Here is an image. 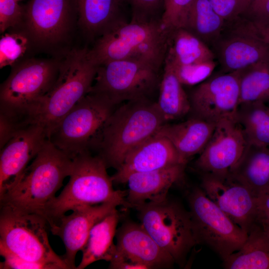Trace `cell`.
Here are the masks:
<instances>
[{"instance_id":"1","label":"cell","mask_w":269,"mask_h":269,"mask_svg":"<svg viewBox=\"0 0 269 269\" xmlns=\"http://www.w3.org/2000/svg\"><path fill=\"white\" fill-rule=\"evenodd\" d=\"M107 166L99 155L86 152L73 158L70 179L58 196L46 206L43 216L50 225L69 211L81 207L115 202L130 207L127 190H115L107 171Z\"/></svg>"},{"instance_id":"2","label":"cell","mask_w":269,"mask_h":269,"mask_svg":"<svg viewBox=\"0 0 269 269\" xmlns=\"http://www.w3.org/2000/svg\"><path fill=\"white\" fill-rule=\"evenodd\" d=\"M166 123L149 98L126 102L116 108L103 129L97 149L107 167L118 169L133 149Z\"/></svg>"},{"instance_id":"3","label":"cell","mask_w":269,"mask_h":269,"mask_svg":"<svg viewBox=\"0 0 269 269\" xmlns=\"http://www.w3.org/2000/svg\"><path fill=\"white\" fill-rule=\"evenodd\" d=\"M73 159L49 140L44 143L15 186L0 197V204L43 216L64 179L71 172Z\"/></svg>"},{"instance_id":"4","label":"cell","mask_w":269,"mask_h":269,"mask_svg":"<svg viewBox=\"0 0 269 269\" xmlns=\"http://www.w3.org/2000/svg\"><path fill=\"white\" fill-rule=\"evenodd\" d=\"M97 67L86 48L72 50L60 63L54 84L30 114L33 123L41 125L48 137L62 118L89 93Z\"/></svg>"},{"instance_id":"5","label":"cell","mask_w":269,"mask_h":269,"mask_svg":"<svg viewBox=\"0 0 269 269\" xmlns=\"http://www.w3.org/2000/svg\"><path fill=\"white\" fill-rule=\"evenodd\" d=\"M170 31L161 21L127 22L107 31L89 50L97 65L118 60H137L164 65Z\"/></svg>"},{"instance_id":"6","label":"cell","mask_w":269,"mask_h":269,"mask_svg":"<svg viewBox=\"0 0 269 269\" xmlns=\"http://www.w3.org/2000/svg\"><path fill=\"white\" fill-rule=\"evenodd\" d=\"M116 106L106 97L89 92L59 121L50 133L49 141L72 159L97 149Z\"/></svg>"},{"instance_id":"7","label":"cell","mask_w":269,"mask_h":269,"mask_svg":"<svg viewBox=\"0 0 269 269\" xmlns=\"http://www.w3.org/2000/svg\"><path fill=\"white\" fill-rule=\"evenodd\" d=\"M60 64L31 59L17 63L0 87V115L30 123V113L52 88Z\"/></svg>"},{"instance_id":"8","label":"cell","mask_w":269,"mask_h":269,"mask_svg":"<svg viewBox=\"0 0 269 269\" xmlns=\"http://www.w3.org/2000/svg\"><path fill=\"white\" fill-rule=\"evenodd\" d=\"M48 225L46 219L39 214L0 204V244L26 260L69 269L50 245Z\"/></svg>"},{"instance_id":"9","label":"cell","mask_w":269,"mask_h":269,"mask_svg":"<svg viewBox=\"0 0 269 269\" xmlns=\"http://www.w3.org/2000/svg\"><path fill=\"white\" fill-rule=\"evenodd\" d=\"M140 224L155 242L183 266L191 249L199 244L189 211L167 198L135 207Z\"/></svg>"},{"instance_id":"10","label":"cell","mask_w":269,"mask_h":269,"mask_svg":"<svg viewBox=\"0 0 269 269\" xmlns=\"http://www.w3.org/2000/svg\"><path fill=\"white\" fill-rule=\"evenodd\" d=\"M161 66L137 60H118L98 65L89 92L102 95L115 106L149 98L159 87Z\"/></svg>"},{"instance_id":"11","label":"cell","mask_w":269,"mask_h":269,"mask_svg":"<svg viewBox=\"0 0 269 269\" xmlns=\"http://www.w3.org/2000/svg\"><path fill=\"white\" fill-rule=\"evenodd\" d=\"M188 201L199 244L209 247L223 261L240 249L248 233L211 200L201 187L190 192Z\"/></svg>"},{"instance_id":"12","label":"cell","mask_w":269,"mask_h":269,"mask_svg":"<svg viewBox=\"0 0 269 269\" xmlns=\"http://www.w3.org/2000/svg\"><path fill=\"white\" fill-rule=\"evenodd\" d=\"M192 117L217 124L237 119L240 105V72L210 76L197 85L188 96Z\"/></svg>"},{"instance_id":"13","label":"cell","mask_w":269,"mask_h":269,"mask_svg":"<svg viewBox=\"0 0 269 269\" xmlns=\"http://www.w3.org/2000/svg\"><path fill=\"white\" fill-rule=\"evenodd\" d=\"M210 48L221 73L238 71L269 59V45L252 32L241 16L225 21L220 36Z\"/></svg>"},{"instance_id":"14","label":"cell","mask_w":269,"mask_h":269,"mask_svg":"<svg viewBox=\"0 0 269 269\" xmlns=\"http://www.w3.org/2000/svg\"><path fill=\"white\" fill-rule=\"evenodd\" d=\"M249 143L237 119L216 124L207 144L195 161L202 174L226 175L239 161Z\"/></svg>"},{"instance_id":"15","label":"cell","mask_w":269,"mask_h":269,"mask_svg":"<svg viewBox=\"0 0 269 269\" xmlns=\"http://www.w3.org/2000/svg\"><path fill=\"white\" fill-rule=\"evenodd\" d=\"M201 188L207 196L247 233L256 222L257 198L229 174H202Z\"/></svg>"},{"instance_id":"16","label":"cell","mask_w":269,"mask_h":269,"mask_svg":"<svg viewBox=\"0 0 269 269\" xmlns=\"http://www.w3.org/2000/svg\"><path fill=\"white\" fill-rule=\"evenodd\" d=\"M116 235V251L110 264L125 262L131 269H152L169 268L175 263L141 224L126 222Z\"/></svg>"},{"instance_id":"17","label":"cell","mask_w":269,"mask_h":269,"mask_svg":"<svg viewBox=\"0 0 269 269\" xmlns=\"http://www.w3.org/2000/svg\"><path fill=\"white\" fill-rule=\"evenodd\" d=\"M48 140L44 128L34 124L17 132L0 149V197L15 186Z\"/></svg>"},{"instance_id":"18","label":"cell","mask_w":269,"mask_h":269,"mask_svg":"<svg viewBox=\"0 0 269 269\" xmlns=\"http://www.w3.org/2000/svg\"><path fill=\"white\" fill-rule=\"evenodd\" d=\"M118 206L115 202H105L81 207L49 225L52 234L63 242L65 253L61 257L69 269H76V256L83 249L93 226Z\"/></svg>"},{"instance_id":"19","label":"cell","mask_w":269,"mask_h":269,"mask_svg":"<svg viewBox=\"0 0 269 269\" xmlns=\"http://www.w3.org/2000/svg\"><path fill=\"white\" fill-rule=\"evenodd\" d=\"M187 162L168 139L155 134L129 152L111 178L113 183H124L133 173Z\"/></svg>"},{"instance_id":"20","label":"cell","mask_w":269,"mask_h":269,"mask_svg":"<svg viewBox=\"0 0 269 269\" xmlns=\"http://www.w3.org/2000/svg\"><path fill=\"white\" fill-rule=\"evenodd\" d=\"M24 8V18L33 38L41 43H52L66 32L72 0H29Z\"/></svg>"},{"instance_id":"21","label":"cell","mask_w":269,"mask_h":269,"mask_svg":"<svg viewBox=\"0 0 269 269\" xmlns=\"http://www.w3.org/2000/svg\"><path fill=\"white\" fill-rule=\"evenodd\" d=\"M185 166L177 164L131 174L126 182V200L130 207L166 199L170 187L183 178Z\"/></svg>"},{"instance_id":"22","label":"cell","mask_w":269,"mask_h":269,"mask_svg":"<svg viewBox=\"0 0 269 269\" xmlns=\"http://www.w3.org/2000/svg\"><path fill=\"white\" fill-rule=\"evenodd\" d=\"M216 124L191 117L176 124L165 123L156 134L168 139L179 155L188 161L201 153L211 138Z\"/></svg>"},{"instance_id":"23","label":"cell","mask_w":269,"mask_h":269,"mask_svg":"<svg viewBox=\"0 0 269 269\" xmlns=\"http://www.w3.org/2000/svg\"><path fill=\"white\" fill-rule=\"evenodd\" d=\"M229 175L257 198L269 194V147L249 144Z\"/></svg>"},{"instance_id":"24","label":"cell","mask_w":269,"mask_h":269,"mask_svg":"<svg viewBox=\"0 0 269 269\" xmlns=\"http://www.w3.org/2000/svg\"><path fill=\"white\" fill-rule=\"evenodd\" d=\"M75 2L80 23L90 35L100 37L127 22L123 11L124 0H75Z\"/></svg>"},{"instance_id":"25","label":"cell","mask_w":269,"mask_h":269,"mask_svg":"<svg viewBox=\"0 0 269 269\" xmlns=\"http://www.w3.org/2000/svg\"><path fill=\"white\" fill-rule=\"evenodd\" d=\"M223 263L227 269H269V236L255 222L240 249Z\"/></svg>"},{"instance_id":"26","label":"cell","mask_w":269,"mask_h":269,"mask_svg":"<svg viewBox=\"0 0 269 269\" xmlns=\"http://www.w3.org/2000/svg\"><path fill=\"white\" fill-rule=\"evenodd\" d=\"M119 215L117 209L96 224L90 231L77 269H83L100 260L110 262L115 251L113 239L116 234Z\"/></svg>"},{"instance_id":"27","label":"cell","mask_w":269,"mask_h":269,"mask_svg":"<svg viewBox=\"0 0 269 269\" xmlns=\"http://www.w3.org/2000/svg\"><path fill=\"white\" fill-rule=\"evenodd\" d=\"M215 59L211 48L184 28L170 31L164 62L188 65Z\"/></svg>"},{"instance_id":"28","label":"cell","mask_w":269,"mask_h":269,"mask_svg":"<svg viewBox=\"0 0 269 269\" xmlns=\"http://www.w3.org/2000/svg\"><path fill=\"white\" fill-rule=\"evenodd\" d=\"M157 106L166 122L177 120L190 113L188 96L172 68L164 63L159 87Z\"/></svg>"},{"instance_id":"29","label":"cell","mask_w":269,"mask_h":269,"mask_svg":"<svg viewBox=\"0 0 269 269\" xmlns=\"http://www.w3.org/2000/svg\"><path fill=\"white\" fill-rule=\"evenodd\" d=\"M225 23L209 0H193L183 28L210 48L220 36Z\"/></svg>"},{"instance_id":"30","label":"cell","mask_w":269,"mask_h":269,"mask_svg":"<svg viewBox=\"0 0 269 269\" xmlns=\"http://www.w3.org/2000/svg\"><path fill=\"white\" fill-rule=\"evenodd\" d=\"M236 119L249 144L269 147V106L259 102L241 104Z\"/></svg>"},{"instance_id":"31","label":"cell","mask_w":269,"mask_h":269,"mask_svg":"<svg viewBox=\"0 0 269 269\" xmlns=\"http://www.w3.org/2000/svg\"><path fill=\"white\" fill-rule=\"evenodd\" d=\"M239 71L240 105L259 102L269 106V59Z\"/></svg>"},{"instance_id":"32","label":"cell","mask_w":269,"mask_h":269,"mask_svg":"<svg viewBox=\"0 0 269 269\" xmlns=\"http://www.w3.org/2000/svg\"><path fill=\"white\" fill-rule=\"evenodd\" d=\"M172 68L183 85L195 86L208 78L218 63L214 60L188 65H176L164 62Z\"/></svg>"},{"instance_id":"33","label":"cell","mask_w":269,"mask_h":269,"mask_svg":"<svg viewBox=\"0 0 269 269\" xmlns=\"http://www.w3.org/2000/svg\"><path fill=\"white\" fill-rule=\"evenodd\" d=\"M28 39L18 33H6L0 39V68L13 66L23 56L28 46Z\"/></svg>"},{"instance_id":"34","label":"cell","mask_w":269,"mask_h":269,"mask_svg":"<svg viewBox=\"0 0 269 269\" xmlns=\"http://www.w3.org/2000/svg\"><path fill=\"white\" fill-rule=\"evenodd\" d=\"M193 0H164L161 19L162 26L167 30L184 27L187 14Z\"/></svg>"},{"instance_id":"35","label":"cell","mask_w":269,"mask_h":269,"mask_svg":"<svg viewBox=\"0 0 269 269\" xmlns=\"http://www.w3.org/2000/svg\"><path fill=\"white\" fill-rule=\"evenodd\" d=\"M132 11L133 22L161 21L164 0H124Z\"/></svg>"},{"instance_id":"36","label":"cell","mask_w":269,"mask_h":269,"mask_svg":"<svg viewBox=\"0 0 269 269\" xmlns=\"http://www.w3.org/2000/svg\"><path fill=\"white\" fill-rule=\"evenodd\" d=\"M15 0H0V31L18 25L24 17V8Z\"/></svg>"},{"instance_id":"37","label":"cell","mask_w":269,"mask_h":269,"mask_svg":"<svg viewBox=\"0 0 269 269\" xmlns=\"http://www.w3.org/2000/svg\"><path fill=\"white\" fill-rule=\"evenodd\" d=\"M216 12L225 21H230L242 16L250 0H209Z\"/></svg>"},{"instance_id":"38","label":"cell","mask_w":269,"mask_h":269,"mask_svg":"<svg viewBox=\"0 0 269 269\" xmlns=\"http://www.w3.org/2000/svg\"><path fill=\"white\" fill-rule=\"evenodd\" d=\"M0 254L3 261L0 263L2 269H57L52 265L33 262L23 259L0 244Z\"/></svg>"},{"instance_id":"39","label":"cell","mask_w":269,"mask_h":269,"mask_svg":"<svg viewBox=\"0 0 269 269\" xmlns=\"http://www.w3.org/2000/svg\"><path fill=\"white\" fill-rule=\"evenodd\" d=\"M241 17L252 21L269 22V0H250L248 7Z\"/></svg>"},{"instance_id":"40","label":"cell","mask_w":269,"mask_h":269,"mask_svg":"<svg viewBox=\"0 0 269 269\" xmlns=\"http://www.w3.org/2000/svg\"><path fill=\"white\" fill-rule=\"evenodd\" d=\"M256 222L269 234V193L257 198Z\"/></svg>"},{"instance_id":"41","label":"cell","mask_w":269,"mask_h":269,"mask_svg":"<svg viewBox=\"0 0 269 269\" xmlns=\"http://www.w3.org/2000/svg\"><path fill=\"white\" fill-rule=\"evenodd\" d=\"M249 28L261 40L269 45V22L252 21L245 18Z\"/></svg>"},{"instance_id":"42","label":"cell","mask_w":269,"mask_h":269,"mask_svg":"<svg viewBox=\"0 0 269 269\" xmlns=\"http://www.w3.org/2000/svg\"><path fill=\"white\" fill-rule=\"evenodd\" d=\"M16 0V1H19L20 0Z\"/></svg>"},{"instance_id":"43","label":"cell","mask_w":269,"mask_h":269,"mask_svg":"<svg viewBox=\"0 0 269 269\" xmlns=\"http://www.w3.org/2000/svg\"><path fill=\"white\" fill-rule=\"evenodd\" d=\"M268 235L269 236V234Z\"/></svg>"}]
</instances>
